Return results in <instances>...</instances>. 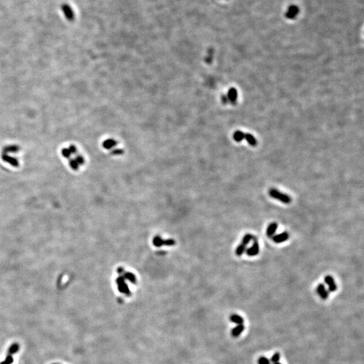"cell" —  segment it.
Here are the masks:
<instances>
[{
  "mask_svg": "<svg viewBox=\"0 0 364 364\" xmlns=\"http://www.w3.org/2000/svg\"><path fill=\"white\" fill-rule=\"evenodd\" d=\"M270 363V361L269 359H268L266 357H260L258 359V364H269Z\"/></svg>",
  "mask_w": 364,
  "mask_h": 364,
  "instance_id": "16",
  "label": "cell"
},
{
  "mask_svg": "<svg viewBox=\"0 0 364 364\" xmlns=\"http://www.w3.org/2000/svg\"><path fill=\"white\" fill-rule=\"evenodd\" d=\"M228 102H231L232 103H235L237 101V92L235 88H231L228 92V95L227 96Z\"/></svg>",
  "mask_w": 364,
  "mask_h": 364,
  "instance_id": "9",
  "label": "cell"
},
{
  "mask_svg": "<svg viewBox=\"0 0 364 364\" xmlns=\"http://www.w3.org/2000/svg\"><path fill=\"white\" fill-rule=\"evenodd\" d=\"M278 224L276 222H272L270 223L267 228V231H266V234H267V237H272L274 236L277 229H278Z\"/></svg>",
  "mask_w": 364,
  "mask_h": 364,
  "instance_id": "8",
  "label": "cell"
},
{
  "mask_svg": "<svg viewBox=\"0 0 364 364\" xmlns=\"http://www.w3.org/2000/svg\"><path fill=\"white\" fill-rule=\"evenodd\" d=\"M297 8H295V7H293V8H291L289 9V11H288V14L289 17H293V16H295V14H297Z\"/></svg>",
  "mask_w": 364,
  "mask_h": 364,
  "instance_id": "17",
  "label": "cell"
},
{
  "mask_svg": "<svg viewBox=\"0 0 364 364\" xmlns=\"http://www.w3.org/2000/svg\"><path fill=\"white\" fill-rule=\"evenodd\" d=\"M316 291H317V293H318L320 297L322 299V300H326L328 298L329 292L324 284L320 283L318 285V287H317Z\"/></svg>",
  "mask_w": 364,
  "mask_h": 364,
  "instance_id": "5",
  "label": "cell"
},
{
  "mask_svg": "<svg viewBox=\"0 0 364 364\" xmlns=\"http://www.w3.org/2000/svg\"><path fill=\"white\" fill-rule=\"evenodd\" d=\"M269 364H272V363H269Z\"/></svg>",
  "mask_w": 364,
  "mask_h": 364,
  "instance_id": "19",
  "label": "cell"
},
{
  "mask_svg": "<svg viewBox=\"0 0 364 364\" xmlns=\"http://www.w3.org/2000/svg\"><path fill=\"white\" fill-rule=\"evenodd\" d=\"M324 282L328 287V290L330 292H335L337 289V285L336 284L333 277L330 275H327L324 277Z\"/></svg>",
  "mask_w": 364,
  "mask_h": 364,
  "instance_id": "4",
  "label": "cell"
},
{
  "mask_svg": "<svg viewBox=\"0 0 364 364\" xmlns=\"http://www.w3.org/2000/svg\"><path fill=\"white\" fill-rule=\"evenodd\" d=\"M272 241L276 244H281L286 241L289 238V234L286 231L279 233L278 235H274L272 237Z\"/></svg>",
  "mask_w": 364,
  "mask_h": 364,
  "instance_id": "7",
  "label": "cell"
},
{
  "mask_svg": "<svg viewBox=\"0 0 364 364\" xmlns=\"http://www.w3.org/2000/svg\"><path fill=\"white\" fill-rule=\"evenodd\" d=\"M246 248H247L246 245H245L244 244H242V243H241V244H240L239 246H237V248H236V250H235V254H236L237 256H242L243 254H244L245 252H246Z\"/></svg>",
  "mask_w": 364,
  "mask_h": 364,
  "instance_id": "12",
  "label": "cell"
},
{
  "mask_svg": "<svg viewBox=\"0 0 364 364\" xmlns=\"http://www.w3.org/2000/svg\"><path fill=\"white\" fill-rule=\"evenodd\" d=\"M244 329H245V326L244 325V324L237 325V326H235V327L232 330L231 335L233 337H239V336L243 332V331L244 330Z\"/></svg>",
  "mask_w": 364,
  "mask_h": 364,
  "instance_id": "10",
  "label": "cell"
},
{
  "mask_svg": "<svg viewBox=\"0 0 364 364\" xmlns=\"http://www.w3.org/2000/svg\"><path fill=\"white\" fill-rule=\"evenodd\" d=\"M253 241L254 242L252 246L250 248L246 249V253L247 255L248 256H250V257L257 256L259 254V252H260V246H259L258 241L257 239H256V237H254Z\"/></svg>",
  "mask_w": 364,
  "mask_h": 364,
  "instance_id": "3",
  "label": "cell"
},
{
  "mask_svg": "<svg viewBox=\"0 0 364 364\" xmlns=\"http://www.w3.org/2000/svg\"><path fill=\"white\" fill-rule=\"evenodd\" d=\"M273 364H281V363H279V362H277V363H273Z\"/></svg>",
  "mask_w": 364,
  "mask_h": 364,
  "instance_id": "18",
  "label": "cell"
},
{
  "mask_svg": "<svg viewBox=\"0 0 364 364\" xmlns=\"http://www.w3.org/2000/svg\"><path fill=\"white\" fill-rule=\"evenodd\" d=\"M280 358H281V355H280V353H279V352H277V353H275L271 357V358H270V362H272V363H275L279 362Z\"/></svg>",
  "mask_w": 364,
  "mask_h": 364,
  "instance_id": "15",
  "label": "cell"
},
{
  "mask_svg": "<svg viewBox=\"0 0 364 364\" xmlns=\"http://www.w3.org/2000/svg\"><path fill=\"white\" fill-rule=\"evenodd\" d=\"M253 238H254V236L250 234V233H247V234L245 235L244 237H243L241 243L245 245H246V246H248V245L249 244V242H250L251 241H252Z\"/></svg>",
  "mask_w": 364,
  "mask_h": 364,
  "instance_id": "13",
  "label": "cell"
},
{
  "mask_svg": "<svg viewBox=\"0 0 364 364\" xmlns=\"http://www.w3.org/2000/svg\"><path fill=\"white\" fill-rule=\"evenodd\" d=\"M233 139L237 142H240L243 139H246L251 146H256L257 144V140L254 136L249 134H244L241 131H236L233 134Z\"/></svg>",
  "mask_w": 364,
  "mask_h": 364,
  "instance_id": "2",
  "label": "cell"
},
{
  "mask_svg": "<svg viewBox=\"0 0 364 364\" xmlns=\"http://www.w3.org/2000/svg\"><path fill=\"white\" fill-rule=\"evenodd\" d=\"M268 194L270 195V196L271 198H274L275 200H279V201L281 202L282 203H283V204H290L291 202V200H292L291 198L289 196V195L281 192V191H279L275 188H270L269 191H268Z\"/></svg>",
  "mask_w": 364,
  "mask_h": 364,
  "instance_id": "1",
  "label": "cell"
},
{
  "mask_svg": "<svg viewBox=\"0 0 364 364\" xmlns=\"http://www.w3.org/2000/svg\"><path fill=\"white\" fill-rule=\"evenodd\" d=\"M230 320L233 323L236 324L237 325H239V324H243L244 322V318H243L241 316H239V315H238V314H233L230 316Z\"/></svg>",
  "mask_w": 364,
  "mask_h": 364,
  "instance_id": "11",
  "label": "cell"
},
{
  "mask_svg": "<svg viewBox=\"0 0 364 364\" xmlns=\"http://www.w3.org/2000/svg\"><path fill=\"white\" fill-rule=\"evenodd\" d=\"M18 350V344H14L13 345H11V347L10 348V350H9V354L8 355V356H7V358L6 359V360L3 361V362H1L0 364H10L13 362V359H12V355L13 354H14L16 351H17Z\"/></svg>",
  "mask_w": 364,
  "mask_h": 364,
  "instance_id": "6",
  "label": "cell"
},
{
  "mask_svg": "<svg viewBox=\"0 0 364 364\" xmlns=\"http://www.w3.org/2000/svg\"><path fill=\"white\" fill-rule=\"evenodd\" d=\"M115 144H116L115 142L114 141V140H107V141H105V142H104L103 146H104V147L105 148L109 149V148H111L112 147L115 146Z\"/></svg>",
  "mask_w": 364,
  "mask_h": 364,
  "instance_id": "14",
  "label": "cell"
}]
</instances>
